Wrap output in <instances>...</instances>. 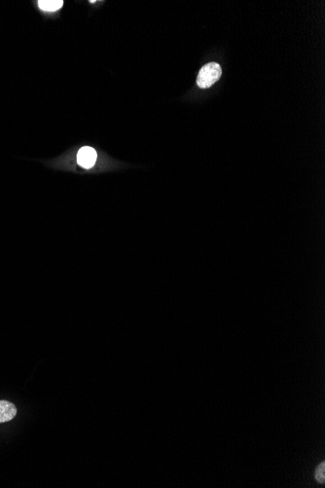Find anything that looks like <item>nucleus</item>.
<instances>
[{
	"instance_id": "nucleus-2",
	"label": "nucleus",
	"mask_w": 325,
	"mask_h": 488,
	"mask_svg": "<svg viewBox=\"0 0 325 488\" xmlns=\"http://www.w3.org/2000/svg\"><path fill=\"white\" fill-rule=\"evenodd\" d=\"M96 151L90 147V146H84L82 147L77 154V162L81 167L89 169L93 167L95 165L96 161Z\"/></svg>"
},
{
	"instance_id": "nucleus-1",
	"label": "nucleus",
	"mask_w": 325,
	"mask_h": 488,
	"mask_svg": "<svg viewBox=\"0 0 325 488\" xmlns=\"http://www.w3.org/2000/svg\"><path fill=\"white\" fill-rule=\"evenodd\" d=\"M222 70L216 62H209L204 66L198 74L197 84L201 89H207L211 87L220 79Z\"/></svg>"
},
{
	"instance_id": "nucleus-4",
	"label": "nucleus",
	"mask_w": 325,
	"mask_h": 488,
	"mask_svg": "<svg viewBox=\"0 0 325 488\" xmlns=\"http://www.w3.org/2000/svg\"><path fill=\"white\" fill-rule=\"evenodd\" d=\"M63 5L62 0H40L38 6L45 12H55L60 9Z\"/></svg>"
},
{
	"instance_id": "nucleus-3",
	"label": "nucleus",
	"mask_w": 325,
	"mask_h": 488,
	"mask_svg": "<svg viewBox=\"0 0 325 488\" xmlns=\"http://www.w3.org/2000/svg\"><path fill=\"white\" fill-rule=\"evenodd\" d=\"M17 415V408L8 401H0V423L9 422Z\"/></svg>"
},
{
	"instance_id": "nucleus-5",
	"label": "nucleus",
	"mask_w": 325,
	"mask_h": 488,
	"mask_svg": "<svg viewBox=\"0 0 325 488\" xmlns=\"http://www.w3.org/2000/svg\"><path fill=\"white\" fill-rule=\"evenodd\" d=\"M315 478L318 482L320 483H323L325 481V464L324 463H321L317 467L316 471H315Z\"/></svg>"
}]
</instances>
